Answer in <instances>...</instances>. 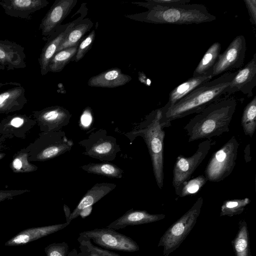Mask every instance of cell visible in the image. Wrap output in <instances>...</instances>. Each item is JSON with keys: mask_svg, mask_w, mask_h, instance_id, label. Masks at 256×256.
<instances>
[{"mask_svg": "<svg viewBox=\"0 0 256 256\" xmlns=\"http://www.w3.org/2000/svg\"><path fill=\"white\" fill-rule=\"evenodd\" d=\"M250 202L248 198L224 200L220 208V216H232L242 214Z\"/></svg>", "mask_w": 256, "mask_h": 256, "instance_id": "31", "label": "cell"}, {"mask_svg": "<svg viewBox=\"0 0 256 256\" xmlns=\"http://www.w3.org/2000/svg\"><path fill=\"white\" fill-rule=\"evenodd\" d=\"M207 182L208 180L204 175L198 176L190 179L182 184L178 196L183 198L196 194Z\"/></svg>", "mask_w": 256, "mask_h": 256, "instance_id": "34", "label": "cell"}, {"mask_svg": "<svg viewBox=\"0 0 256 256\" xmlns=\"http://www.w3.org/2000/svg\"><path fill=\"white\" fill-rule=\"evenodd\" d=\"M86 13L81 12V14L74 20L64 24H61L47 39V42L42 48L38 62L40 74L46 75L48 72L50 62L58 49L66 38L71 29L80 20L84 19Z\"/></svg>", "mask_w": 256, "mask_h": 256, "instance_id": "11", "label": "cell"}, {"mask_svg": "<svg viewBox=\"0 0 256 256\" xmlns=\"http://www.w3.org/2000/svg\"><path fill=\"white\" fill-rule=\"evenodd\" d=\"M24 48L8 40H0V64L8 70L26 66Z\"/></svg>", "mask_w": 256, "mask_h": 256, "instance_id": "16", "label": "cell"}, {"mask_svg": "<svg viewBox=\"0 0 256 256\" xmlns=\"http://www.w3.org/2000/svg\"><path fill=\"white\" fill-rule=\"evenodd\" d=\"M212 74L192 76L174 88L170 93L167 103L162 108L166 109L182 99L201 84L212 79Z\"/></svg>", "mask_w": 256, "mask_h": 256, "instance_id": "23", "label": "cell"}, {"mask_svg": "<svg viewBox=\"0 0 256 256\" xmlns=\"http://www.w3.org/2000/svg\"><path fill=\"white\" fill-rule=\"evenodd\" d=\"M116 184L112 183H96L88 190L78 204L71 212L70 222L79 216L80 212L84 208L93 206L106 194H109L116 187Z\"/></svg>", "mask_w": 256, "mask_h": 256, "instance_id": "21", "label": "cell"}, {"mask_svg": "<svg viewBox=\"0 0 256 256\" xmlns=\"http://www.w3.org/2000/svg\"><path fill=\"white\" fill-rule=\"evenodd\" d=\"M236 72L224 73L214 80L201 84L170 108H161L160 123L162 128L169 126L172 120L198 114L212 103L230 96V85Z\"/></svg>", "mask_w": 256, "mask_h": 256, "instance_id": "1", "label": "cell"}, {"mask_svg": "<svg viewBox=\"0 0 256 256\" xmlns=\"http://www.w3.org/2000/svg\"><path fill=\"white\" fill-rule=\"evenodd\" d=\"M92 210V206L84 208L80 212L79 216H80L82 218H84L90 214Z\"/></svg>", "mask_w": 256, "mask_h": 256, "instance_id": "41", "label": "cell"}, {"mask_svg": "<svg viewBox=\"0 0 256 256\" xmlns=\"http://www.w3.org/2000/svg\"><path fill=\"white\" fill-rule=\"evenodd\" d=\"M146 8L148 10L127 16L136 20L156 24H190L210 22L216 16L210 13L202 4L164 5L146 0V2H132Z\"/></svg>", "mask_w": 256, "mask_h": 256, "instance_id": "2", "label": "cell"}, {"mask_svg": "<svg viewBox=\"0 0 256 256\" xmlns=\"http://www.w3.org/2000/svg\"><path fill=\"white\" fill-rule=\"evenodd\" d=\"M118 256H120V255Z\"/></svg>", "mask_w": 256, "mask_h": 256, "instance_id": "44", "label": "cell"}, {"mask_svg": "<svg viewBox=\"0 0 256 256\" xmlns=\"http://www.w3.org/2000/svg\"><path fill=\"white\" fill-rule=\"evenodd\" d=\"M27 102L24 87L20 85L8 89L0 94V114L19 110Z\"/></svg>", "mask_w": 256, "mask_h": 256, "instance_id": "22", "label": "cell"}, {"mask_svg": "<svg viewBox=\"0 0 256 256\" xmlns=\"http://www.w3.org/2000/svg\"><path fill=\"white\" fill-rule=\"evenodd\" d=\"M238 146L234 136L213 154L204 170L208 181L220 182L231 174L236 164Z\"/></svg>", "mask_w": 256, "mask_h": 256, "instance_id": "6", "label": "cell"}, {"mask_svg": "<svg viewBox=\"0 0 256 256\" xmlns=\"http://www.w3.org/2000/svg\"><path fill=\"white\" fill-rule=\"evenodd\" d=\"M69 247L64 242H54L45 247L44 250L46 256H68Z\"/></svg>", "mask_w": 256, "mask_h": 256, "instance_id": "36", "label": "cell"}, {"mask_svg": "<svg viewBox=\"0 0 256 256\" xmlns=\"http://www.w3.org/2000/svg\"><path fill=\"white\" fill-rule=\"evenodd\" d=\"M10 168L15 173L30 172L36 170L38 167L28 161V153L20 152L14 158Z\"/></svg>", "mask_w": 256, "mask_h": 256, "instance_id": "33", "label": "cell"}, {"mask_svg": "<svg viewBox=\"0 0 256 256\" xmlns=\"http://www.w3.org/2000/svg\"><path fill=\"white\" fill-rule=\"evenodd\" d=\"M236 105L234 98L226 96L197 114L184 127L188 142L210 139L228 132Z\"/></svg>", "mask_w": 256, "mask_h": 256, "instance_id": "3", "label": "cell"}, {"mask_svg": "<svg viewBox=\"0 0 256 256\" xmlns=\"http://www.w3.org/2000/svg\"><path fill=\"white\" fill-rule=\"evenodd\" d=\"M216 142L207 139L200 142L196 152L190 156L180 155L176 160L173 168L172 184L178 196L182 184L188 180L192 174L200 165Z\"/></svg>", "mask_w": 256, "mask_h": 256, "instance_id": "7", "label": "cell"}, {"mask_svg": "<svg viewBox=\"0 0 256 256\" xmlns=\"http://www.w3.org/2000/svg\"><path fill=\"white\" fill-rule=\"evenodd\" d=\"M80 168L88 173L110 178H122L124 173L123 170L109 162L89 163L80 166Z\"/></svg>", "mask_w": 256, "mask_h": 256, "instance_id": "26", "label": "cell"}, {"mask_svg": "<svg viewBox=\"0 0 256 256\" xmlns=\"http://www.w3.org/2000/svg\"><path fill=\"white\" fill-rule=\"evenodd\" d=\"M232 242L236 256H252L248 225L244 220L240 221L237 234Z\"/></svg>", "mask_w": 256, "mask_h": 256, "instance_id": "27", "label": "cell"}, {"mask_svg": "<svg viewBox=\"0 0 256 256\" xmlns=\"http://www.w3.org/2000/svg\"><path fill=\"white\" fill-rule=\"evenodd\" d=\"M64 209L66 215V222L70 224L69 219L71 212H70V208L66 205L64 204Z\"/></svg>", "mask_w": 256, "mask_h": 256, "instance_id": "42", "label": "cell"}, {"mask_svg": "<svg viewBox=\"0 0 256 256\" xmlns=\"http://www.w3.org/2000/svg\"><path fill=\"white\" fill-rule=\"evenodd\" d=\"M42 148L37 154V161H45L70 150L73 142L68 139L66 133L62 130L44 132Z\"/></svg>", "mask_w": 256, "mask_h": 256, "instance_id": "13", "label": "cell"}, {"mask_svg": "<svg viewBox=\"0 0 256 256\" xmlns=\"http://www.w3.org/2000/svg\"><path fill=\"white\" fill-rule=\"evenodd\" d=\"M95 37V30H92L87 36H84L78 45L76 54L72 61L78 62L84 57L85 54L91 48Z\"/></svg>", "mask_w": 256, "mask_h": 256, "instance_id": "35", "label": "cell"}, {"mask_svg": "<svg viewBox=\"0 0 256 256\" xmlns=\"http://www.w3.org/2000/svg\"><path fill=\"white\" fill-rule=\"evenodd\" d=\"M161 108L152 112L146 118L140 128L132 132L135 136L144 140L151 158L156 183L160 189L164 186V146L165 132L160 123Z\"/></svg>", "mask_w": 256, "mask_h": 256, "instance_id": "4", "label": "cell"}, {"mask_svg": "<svg viewBox=\"0 0 256 256\" xmlns=\"http://www.w3.org/2000/svg\"><path fill=\"white\" fill-rule=\"evenodd\" d=\"M79 238L92 240L96 244L108 250L124 252L139 250L138 244L130 237L111 228H95L80 234Z\"/></svg>", "mask_w": 256, "mask_h": 256, "instance_id": "9", "label": "cell"}, {"mask_svg": "<svg viewBox=\"0 0 256 256\" xmlns=\"http://www.w3.org/2000/svg\"><path fill=\"white\" fill-rule=\"evenodd\" d=\"M35 122L34 120L26 115L14 114L6 118L1 122L0 130L8 128V130H14V134H16V130L18 131L21 130H24V126H28V124H34Z\"/></svg>", "mask_w": 256, "mask_h": 256, "instance_id": "32", "label": "cell"}, {"mask_svg": "<svg viewBox=\"0 0 256 256\" xmlns=\"http://www.w3.org/2000/svg\"><path fill=\"white\" fill-rule=\"evenodd\" d=\"M220 50L221 44L220 42H216L212 44L200 60L192 76L212 74L213 67L220 54Z\"/></svg>", "mask_w": 256, "mask_h": 256, "instance_id": "25", "label": "cell"}, {"mask_svg": "<svg viewBox=\"0 0 256 256\" xmlns=\"http://www.w3.org/2000/svg\"><path fill=\"white\" fill-rule=\"evenodd\" d=\"M241 124L246 135L252 136L256 129V96L244 109Z\"/></svg>", "mask_w": 256, "mask_h": 256, "instance_id": "29", "label": "cell"}, {"mask_svg": "<svg viewBox=\"0 0 256 256\" xmlns=\"http://www.w3.org/2000/svg\"><path fill=\"white\" fill-rule=\"evenodd\" d=\"M78 144L84 148L82 154L100 161L110 162L115 160L121 150L116 139L108 135L104 129L91 133L86 139Z\"/></svg>", "mask_w": 256, "mask_h": 256, "instance_id": "8", "label": "cell"}, {"mask_svg": "<svg viewBox=\"0 0 256 256\" xmlns=\"http://www.w3.org/2000/svg\"><path fill=\"white\" fill-rule=\"evenodd\" d=\"M246 42L242 35L236 36L218 56L212 70L213 77L240 68L244 61Z\"/></svg>", "mask_w": 256, "mask_h": 256, "instance_id": "10", "label": "cell"}, {"mask_svg": "<svg viewBox=\"0 0 256 256\" xmlns=\"http://www.w3.org/2000/svg\"><path fill=\"white\" fill-rule=\"evenodd\" d=\"M76 46L56 52L52 58L48 67V72H58L72 60L78 50Z\"/></svg>", "mask_w": 256, "mask_h": 256, "instance_id": "28", "label": "cell"}, {"mask_svg": "<svg viewBox=\"0 0 256 256\" xmlns=\"http://www.w3.org/2000/svg\"><path fill=\"white\" fill-rule=\"evenodd\" d=\"M27 190H0V202L12 198L13 197L29 192Z\"/></svg>", "mask_w": 256, "mask_h": 256, "instance_id": "38", "label": "cell"}, {"mask_svg": "<svg viewBox=\"0 0 256 256\" xmlns=\"http://www.w3.org/2000/svg\"><path fill=\"white\" fill-rule=\"evenodd\" d=\"M256 86V53L244 68L237 70L230 85L231 95L240 92L248 97L253 95L252 90Z\"/></svg>", "mask_w": 256, "mask_h": 256, "instance_id": "15", "label": "cell"}, {"mask_svg": "<svg viewBox=\"0 0 256 256\" xmlns=\"http://www.w3.org/2000/svg\"><path fill=\"white\" fill-rule=\"evenodd\" d=\"M94 24L89 18H84L76 24L59 46L57 52L62 50L78 46L85 34L89 32Z\"/></svg>", "mask_w": 256, "mask_h": 256, "instance_id": "24", "label": "cell"}, {"mask_svg": "<svg viewBox=\"0 0 256 256\" xmlns=\"http://www.w3.org/2000/svg\"><path fill=\"white\" fill-rule=\"evenodd\" d=\"M36 122L44 132L62 130L70 122L72 114L64 107L56 106L35 111L33 114Z\"/></svg>", "mask_w": 256, "mask_h": 256, "instance_id": "12", "label": "cell"}, {"mask_svg": "<svg viewBox=\"0 0 256 256\" xmlns=\"http://www.w3.org/2000/svg\"><path fill=\"white\" fill-rule=\"evenodd\" d=\"M203 204L198 198L190 208L172 224L160 238L158 246H162L164 256L176 250L193 228L200 214Z\"/></svg>", "mask_w": 256, "mask_h": 256, "instance_id": "5", "label": "cell"}, {"mask_svg": "<svg viewBox=\"0 0 256 256\" xmlns=\"http://www.w3.org/2000/svg\"><path fill=\"white\" fill-rule=\"evenodd\" d=\"M131 80L130 76L114 68L91 77L88 84L92 87L112 88L125 85Z\"/></svg>", "mask_w": 256, "mask_h": 256, "instance_id": "20", "label": "cell"}, {"mask_svg": "<svg viewBox=\"0 0 256 256\" xmlns=\"http://www.w3.org/2000/svg\"><path fill=\"white\" fill-rule=\"evenodd\" d=\"M70 223L55 224L50 226L30 228L20 232L4 244L5 246H20L26 244L42 238L48 236L60 230Z\"/></svg>", "mask_w": 256, "mask_h": 256, "instance_id": "18", "label": "cell"}, {"mask_svg": "<svg viewBox=\"0 0 256 256\" xmlns=\"http://www.w3.org/2000/svg\"><path fill=\"white\" fill-rule=\"evenodd\" d=\"M92 122V116L90 110H86L80 118V125L83 128H89Z\"/></svg>", "mask_w": 256, "mask_h": 256, "instance_id": "39", "label": "cell"}, {"mask_svg": "<svg viewBox=\"0 0 256 256\" xmlns=\"http://www.w3.org/2000/svg\"><path fill=\"white\" fill-rule=\"evenodd\" d=\"M78 242L80 244L79 246L81 250L80 253L76 255L72 253H68V256H118L116 253L99 248L93 245L90 240L86 239L78 238ZM76 254V253H75Z\"/></svg>", "mask_w": 256, "mask_h": 256, "instance_id": "30", "label": "cell"}, {"mask_svg": "<svg viewBox=\"0 0 256 256\" xmlns=\"http://www.w3.org/2000/svg\"><path fill=\"white\" fill-rule=\"evenodd\" d=\"M164 214H150L146 210L132 208L122 216L108 224L106 228L114 230L124 228L128 226H135L156 222L165 218Z\"/></svg>", "mask_w": 256, "mask_h": 256, "instance_id": "19", "label": "cell"}, {"mask_svg": "<svg viewBox=\"0 0 256 256\" xmlns=\"http://www.w3.org/2000/svg\"><path fill=\"white\" fill-rule=\"evenodd\" d=\"M153 2L164 5L184 4H188L190 0H152Z\"/></svg>", "mask_w": 256, "mask_h": 256, "instance_id": "40", "label": "cell"}, {"mask_svg": "<svg viewBox=\"0 0 256 256\" xmlns=\"http://www.w3.org/2000/svg\"><path fill=\"white\" fill-rule=\"evenodd\" d=\"M48 4L46 0H0V6L5 14L21 18H28Z\"/></svg>", "mask_w": 256, "mask_h": 256, "instance_id": "17", "label": "cell"}, {"mask_svg": "<svg viewBox=\"0 0 256 256\" xmlns=\"http://www.w3.org/2000/svg\"><path fill=\"white\" fill-rule=\"evenodd\" d=\"M248 11L250 21L253 25L256 24V0H244Z\"/></svg>", "mask_w": 256, "mask_h": 256, "instance_id": "37", "label": "cell"}, {"mask_svg": "<svg viewBox=\"0 0 256 256\" xmlns=\"http://www.w3.org/2000/svg\"><path fill=\"white\" fill-rule=\"evenodd\" d=\"M6 154L4 153H0V160L2 159L4 156Z\"/></svg>", "mask_w": 256, "mask_h": 256, "instance_id": "43", "label": "cell"}, {"mask_svg": "<svg viewBox=\"0 0 256 256\" xmlns=\"http://www.w3.org/2000/svg\"><path fill=\"white\" fill-rule=\"evenodd\" d=\"M78 0H56L54 1L40 26L42 34L48 38L60 25L75 6Z\"/></svg>", "mask_w": 256, "mask_h": 256, "instance_id": "14", "label": "cell"}]
</instances>
